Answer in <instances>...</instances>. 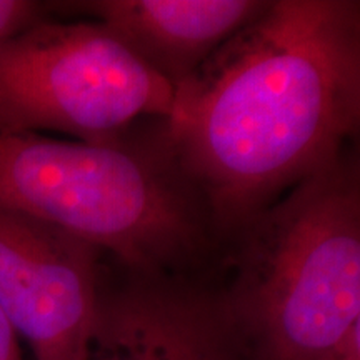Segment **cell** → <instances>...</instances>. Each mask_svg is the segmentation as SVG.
Listing matches in <instances>:
<instances>
[{"instance_id": "8", "label": "cell", "mask_w": 360, "mask_h": 360, "mask_svg": "<svg viewBox=\"0 0 360 360\" xmlns=\"http://www.w3.org/2000/svg\"><path fill=\"white\" fill-rule=\"evenodd\" d=\"M45 7L32 0H0V42L44 19Z\"/></svg>"}, {"instance_id": "1", "label": "cell", "mask_w": 360, "mask_h": 360, "mask_svg": "<svg viewBox=\"0 0 360 360\" xmlns=\"http://www.w3.org/2000/svg\"><path fill=\"white\" fill-rule=\"evenodd\" d=\"M160 124L227 240L345 155L360 124V2L269 0L175 87Z\"/></svg>"}, {"instance_id": "9", "label": "cell", "mask_w": 360, "mask_h": 360, "mask_svg": "<svg viewBox=\"0 0 360 360\" xmlns=\"http://www.w3.org/2000/svg\"><path fill=\"white\" fill-rule=\"evenodd\" d=\"M0 360H24L19 335L2 309H0Z\"/></svg>"}, {"instance_id": "5", "label": "cell", "mask_w": 360, "mask_h": 360, "mask_svg": "<svg viewBox=\"0 0 360 360\" xmlns=\"http://www.w3.org/2000/svg\"><path fill=\"white\" fill-rule=\"evenodd\" d=\"M102 254L65 229L0 210V309L35 360H90Z\"/></svg>"}, {"instance_id": "7", "label": "cell", "mask_w": 360, "mask_h": 360, "mask_svg": "<svg viewBox=\"0 0 360 360\" xmlns=\"http://www.w3.org/2000/svg\"><path fill=\"white\" fill-rule=\"evenodd\" d=\"M79 6L175 89L257 19L269 0H96Z\"/></svg>"}, {"instance_id": "10", "label": "cell", "mask_w": 360, "mask_h": 360, "mask_svg": "<svg viewBox=\"0 0 360 360\" xmlns=\"http://www.w3.org/2000/svg\"><path fill=\"white\" fill-rule=\"evenodd\" d=\"M330 360H360V327L345 339L339 352Z\"/></svg>"}, {"instance_id": "4", "label": "cell", "mask_w": 360, "mask_h": 360, "mask_svg": "<svg viewBox=\"0 0 360 360\" xmlns=\"http://www.w3.org/2000/svg\"><path fill=\"white\" fill-rule=\"evenodd\" d=\"M174 85L101 22L42 19L0 42V125L110 146L142 117L169 119Z\"/></svg>"}, {"instance_id": "2", "label": "cell", "mask_w": 360, "mask_h": 360, "mask_svg": "<svg viewBox=\"0 0 360 360\" xmlns=\"http://www.w3.org/2000/svg\"><path fill=\"white\" fill-rule=\"evenodd\" d=\"M0 210L87 238L137 276L187 274L219 242L159 130L94 146L0 125Z\"/></svg>"}, {"instance_id": "6", "label": "cell", "mask_w": 360, "mask_h": 360, "mask_svg": "<svg viewBox=\"0 0 360 360\" xmlns=\"http://www.w3.org/2000/svg\"><path fill=\"white\" fill-rule=\"evenodd\" d=\"M90 360H254L220 289L186 274L101 287Z\"/></svg>"}, {"instance_id": "3", "label": "cell", "mask_w": 360, "mask_h": 360, "mask_svg": "<svg viewBox=\"0 0 360 360\" xmlns=\"http://www.w3.org/2000/svg\"><path fill=\"white\" fill-rule=\"evenodd\" d=\"M220 289L254 360H330L360 327V175L352 155L229 237Z\"/></svg>"}]
</instances>
